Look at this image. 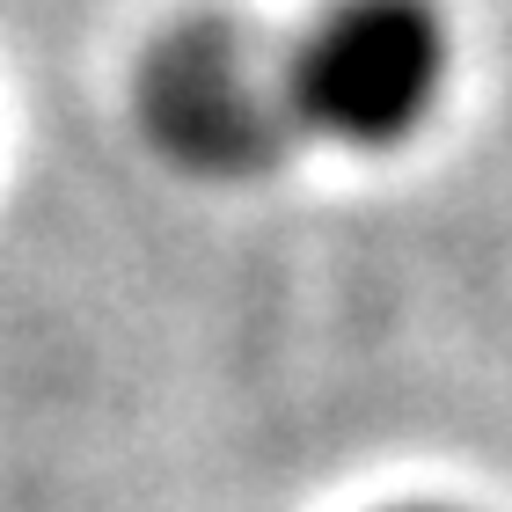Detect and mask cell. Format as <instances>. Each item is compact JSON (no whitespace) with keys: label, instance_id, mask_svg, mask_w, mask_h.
I'll return each mask as SVG.
<instances>
[{"label":"cell","instance_id":"cell-2","mask_svg":"<svg viewBox=\"0 0 512 512\" xmlns=\"http://www.w3.org/2000/svg\"><path fill=\"white\" fill-rule=\"evenodd\" d=\"M439 66L447 44L417 0H337L286 52L293 125L381 147L425 118V103L439 96Z\"/></svg>","mask_w":512,"mask_h":512},{"label":"cell","instance_id":"cell-1","mask_svg":"<svg viewBox=\"0 0 512 512\" xmlns=\"http://www.w3.org/2000/svg\"><path fill=\"white\" fill-rule=\"evenodd\" d=\"M139 125L191 176H249L286 147V59L227 15L176 22L139 59Z\"/></svg>","mask_w":512,"mask_h":512}]
</instances>
